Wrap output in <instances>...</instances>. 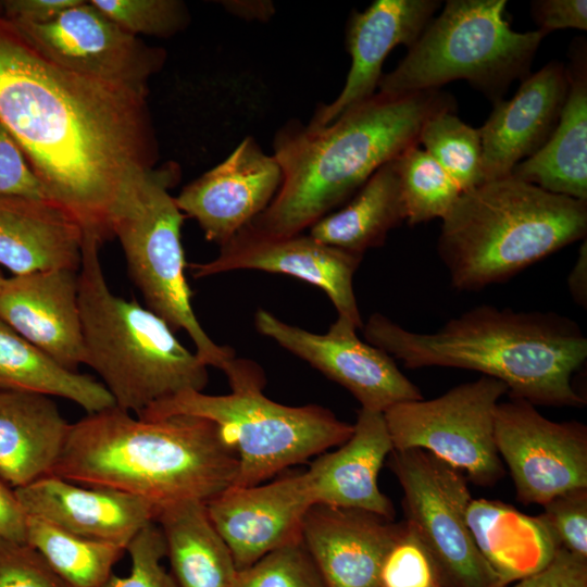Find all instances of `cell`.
<instances>
[{"mask_svg":"<svg viewBox=\"0 0 587 587\" xmlns=\"http://www.w3.org/2000/svg\"><path fill=\"white\" fill-rule=\"evenodd\" d=\"M147 95L60 66L0 10V124L49 199L101 243L159 157Z\"/></svg>","mask_w":587,"mask_h":587,"instance_id":"cell-1","label":"cell"},{"mask_svg":"<svg viewBox=\"0 0 587 587\" xmlns=\"http://www.w3.org/2000/svg\"><path fill=\"white\" fill-rule=\"evenodd\" d=\"M454 107L453 97L441 89L404 95L378 91L325 126L288 121L273 140L280 186L250 225L271 235L310 228L380 166L419 146L429 117Z\"/></svg>","mask_w":587,"mask_h":587,"instance_id":"cell-2","label":"cell"},{"mask_svg":"<svg viewBox=\"0 0 587 587\" xmlns=\"http://www.w3.org/2000/svg\"><path fill=\"white\" fill-rule=\"evenodd\" d=\"M361 329L369 344L408 369L476 371L504 383L510 397L534 405L586 404L572 378L586 362L587 338L574 320L557 312L483 304L434 333L412 332L373 313Z\"/></svg>","mask_w":587,"mask_h":587,"instance_id":"cell-3","label":"cell"},{"mask_svg":"<svg viewBox=\"0 0 587 587\" xmlns=\"http://www.w3.org/2000/svg\"><path fill=\"white\" fill-rule=\"evenodd\" d=\"M238 459L213 422L191 415L133 416L116 405L70 425L52 475L118 490L159 509L207 503L233 486Z\"/></svg>","mask_w":587,"mask_h":587,"instance_id":"cell-4","label":"cell"},{"mask_svg":"<svg viewBox=\"0 0 587 587\" xmlns=\"http://www.w3.org/2000/svg\"><path fill=\"white\" fill-rule=\"evenodd\" d=\"M441 221L437 253L451 286L477 291L585 239L587 201L510 175L461 192Z\"/></svg>","mask_w":587,"mask_h":587,"instance_id":"cell-5","label":"cell"},{"mask_svg":"<svg viewBox=\"0 0 587 587\" xmlns=\"http://www.w3.org/2000/svg\"><path fill=\"white\" fill-rule=\"evenodd\" d=\"M100 246L84 236L78 270L84 364L100 376L117 408L136 415L182 391H202L208 366L160 316L111 291Z\"/></svg>","mask_w":587,"mask_h":587,"instance_id":"cell-6","label":"cell"},{"mask_svg":"<svg viewBox=\"0 0 587 587\" xmlns=\"http://www.w3.org/2000/svg\"><path fill=\"white\" fill-rule=\"evenodd\" d=\"M222 372L230 392L208 395L185 390L149 407L142 419L191 415L209 420L238 459L233 486L262 484L284 470L342 445L353 424L330 410L307 404L291 407L271 400L263 392L265 375L249 359L232 358Z\"/></svg>","mask_w":587,"mask_h":587,"instance_id":"cell-7","label":"cell"},{"mask_svg":"<svg viewBox=\"0 0 587 587\" xmlns=\"http://www.w3.org/2000/svg\"><path fill=\"white\" fill-rule=\"evenodd\" d=\"M505 0H448L395 70L383 74L378 91L389 95L440 89L467 80L494 103L511 83L530 74L546 33L513 30Z\"/></svg>","mask_w":587,"mask_h":587,"instance_id":"cell-8","label":"cell"},{"mask_svg":"<svg viewBox=\"0 0 587 587\" xmlns=\"http://www.w3.org/2000/svg\"><path fill=\"white\" fill-rule=\"evenodd\" d=\"M178 179L177 165L154 167L122 207L112 233L121 243L129 276L147 308L174 332L184 330L207 366L222 371L235 353L210 338L191 305L182 243L185 215L170 193Z\"/></svg>","mask_w":587,"mask_h":587,"instance_id":"cell-9","label":"cell"},{"mask_svg":"<svg viewBox=\"0 0 587 587\" xmlns=\"http://www.w3.org/2000/svg\"><path fill=\"white\" fill-rule=\"evenodd\" d=\"M504 383L482 375L444 395L395 404L384 412L394 450L422 449L489 487L503 475L494 420Z\"/></svg>","mask_w":587,"mask_h":587,"instance_id":"cell-10","label":"cell"},{"mask_svg":"<svg viewBox=\"0 0 587 587\" xmlns=\"http://www.w3.org/2000/svg\"><path fill=\"white\" fill-rule=\"evenodd\" d=\"M388 466L403 490L407 521L435 559L447 587H507L466 523L472 499L461 471L422 449L392 450Z\"/></svg>","mask_w":587,"mask_h":587,"instance_id":"cell-11","label":"cell"},{"mask_svg":"<svg viewBox=\"0 0 587 587\" xmlns=\"http://www.w3.org/2000/svg\"><path fill=\"white\" fill-rule=\"evenodd\" d=\"M494 438L517 499L544 505L571 490L587 488V427L554 422L534 404L511 397L495 411Z\"/></svg>","mask_w":587,"mask_h":587,"instance_id":"cell-12","label":"cell"},{"mask_svg":"<svg viewBox=\"0 0 587 587\" xmlns=\"http://www.w3.org/2000/svg\"><path fill=\"white\" fill-rule=\"evenodd\" d=\"M254 324L260 334L347 389L361 409L384 413L395 404L423 399L395 359L362 341L359 328L344 316L337 315L325 334L288 324L263 309L255 312Z\"/></svg>","mask_w":587,"mask_h":587,"instance_id":"cell-13","label":"cell"},{"mask_svg":"<svg viewBox=\"0 0 587 587\" xmlns=\"http://www.w3.org/2000/svg\"><path fill=\"white\" fill-rule=\"evenodd\" d=\"M48 59L84 76L148 92L166 53L145 43L82 0L43 25L15 24Z\"/></svg>","mask_w":587,"mask_h":587,"instance_id":"cell-14","label":"cell"},{"mask_svg":"<svg viewBox=\"0 0 587 587\" xmlns=\"http://www.w3.org/2000/svg\"><path fill=\"white\" fill-rule=\"evenodd\" d=\"M362 259L363 255L327 246L309 234L271 235L248 224L220 246L214 259L187 266L195 278L237 270L299 278L321 288L334 304L337 315L362 328L364 323L353 289V276Z\"/></svg>","mask_w":587,"mask_h":587,"instance_id":"cell-15","label":"cell"},{"mask_svg":"<svg viewBox=\"0 0 587 587\" xmlns=\"http://www.w3.org/2000/svg\"><path fill=\"white\" fill-rule=\"evenodd\" d=\"M314 500L304 472L266 484L230 486L205 503L209 517L241 571L267 553L301 539Z\"/></svg>","mask_w":587,"mask_h":587,"instance_id":"cell-16","label":"cell"},{"mask_svg":"<svg viewBox=\"0 0 587 587\" xmlns=\"http://www.w3.org/2000/svg\"><path fill=\"white\" fill-rule=\"evenodd\" d=\"M280 183L274 157L247 136L225 160L186 185L175 202L208 241L222 246L267 208Z\"/></svg>","mask_w":587,"mask_h":587,"instance_id":"cell-17","label":"cell"},{"mask_svg":"<svg viewBox=\"0 0 587 587\" xmlns=\"http://www.w3.org/2000/svg\"><path fill=\"white\" fill-rule=\"evenodd\" d=\"M440 3L437 0H376L364 11L352 12L346 28L351 66L345 85L334 101L320 104L308 125H328L349 109L373 97L389 52L398 45L409 49Z\"/></svg>","mask_w":587,"mask_h":587,"instance_id":"cell-18","label":"cell"},{"mask_svg":"<svg viewBox=\"0 0 587 587\" xmlns=\"http://www.w3.org/2000/svg\"><path fill=\"white\" fill-rule=\"evenodd\" d=\"M0 319L67 370L84 364L78 272L52 270L5 277Z\"/></svg>","mask_w":587,"mask_h":587,"instance_id":"cell-19","label":"cell"},{"mask_svg":"<svg viewBox=\"0 0 587 587\" xmlns=\"http://www.w3.org/2000/svg\"><path fill=\"white\" fill-rule=\"evenodd\" d=\"M569 91L566 66L552 61L521 82L510 100L494 103L479 127L485 182L510 176L554 132Z\"/></svg>","mask_w":587,"mask_h":587,"instance_id":"cell-20","label":"cell"},{"mask_svg":"<svg viewBox=\"0 0 587 587\" xmlns=\"http://www.w3.org/2000/svg\"><path fill=\"white\" fill-rule=\"evenodd\" d=\"M401 528L372 512L317 503L304 515L301 539L326 587H377Z\"/></svg>","mask_w":587,"mask_h":587,"instance_id":"cell-21","label":"cell"},{"mask_svg":"<svg viewBox=\"0 0 587 587\" xmlns=\"http://www.w3.org/2000/svg\"><path fill=\"white\" fill-rule=\"evenodd\" d=\"M14 492L26 515L40 517L72 534L124 548L146 525L155 522L159 511L141 498L54 475Z\"/></svg>","mask_w":587,"mask_h":587,"instance_id":"cell-22","label":"cell"},{"mask_svg":"<svg viewBox=\"0 0 587 587\" xmlns=\"http://www.w3.org/2000/svg\"><path fill=\"white\" fill-rule=\"evenodd\" d=\"M392 450L384 413L360 409L352 435L337 450L319 454L304 471L314 503L363 510L392 520L394 504L377 482Z\"/></svg>","mask_w":587,"mask_h":587,"instance_id":"cell-23","label":"cell"},{"mask_svg":"<svg viewBox=\"0 0 587 587\" xmlns=\"http://www.w3.org/2000/svg\"><path fill=\"white\" fill-rule=\"evenodd\" d=\"M84 234L51 200L0 197V265L12 275L78 272Z\"/></svg>","mask_w":587,"mask_h":587,"instance_id":"cell-24","label":"cell"},{"mask_svg":"<svg viewBox=\"0 0 587 587\" xmlns=\"http://www.w3.org/2000/svg\"><path fill=\"white\" fill-rule=\"evenodd\" d=\"M570 48L569 91L558 125L545 146L521 161L511 175L552 193L587 201V49Z\"/></svg>","mask_w":587,"mask_h":587,"instance_id":"cell-25","label":"cell"},{"mask_svg":"<svg viewBox=\"0 0 587 587\" xmlns=\"http://www.w3.org/2000/svg\"><path fill=\"white\" fill-rule=\"evenodd\" d=\"M70 425L51 397L0 389V478L17 489L52 475Z\"/></svg>","mask_w":587,"mask_h":587,"instance_id":"cell-26","label":"cell"},{"mask_svg":"<svg viewBox=\"0 0 587 587\" xmlns=\"http://www.w3.org/2000/svg\"><path fill=\"white\" fill-rule=\"evenodd\" d=\"M465 517L478 550L504 586L542 570L560 548L539 515L498 500L472 498Z\"/></svg>","mask_w":587,"mask_h":587,"instance_id":"cell-27","label":"cell"},{"mask_svg":"<svg viewBox=\"0 0 587 587\" xmlns=\"http://www.w3.org/2000/svg\"><path fill=\"white\" fill-rule=\"evenodd\" d=\"M155 523L177 587H234L238 570L204 502L187 500L163 507Z\"/></svg>","mask_w":587,"mask_h":587,"instance_id":"cell-28","label":"cell"},{"mask_svg":"<svg viewBox=\"0 0 587 587\" xmlns=\"http://www.w3.org/2000/svg\"><path fill=\"white\" fill-rule=\"evenodd\" d=\"M405 221L395 160L380 166L339 211L310 227L317 241L363 255L384 245L388 233Z\"/></svg>","mask_w":587,"mask_h":587,"instance_id":"cell-29","label":"cell"},{"mask_svg":"<svg viewBox=\"0 0 587 587\" xmlns=\"http://www.w3.org/2000/svg\"><path fill=\"white\" fill-rule=\"evenodd\" d=\"M0 389L67 399L87 414L115 405L101 382L62 366L1 319Z\"/></svg>","mask_w":587,"mask_h":587,"instance_id":"cell-30","label":"cell"},{"mask_svg":"<svg viewBox=\"0 0 587 587\" xmlns=\"http://www.w3.org/2000/svg\"><path fill=\"white\" fill-rule=\"evenodd\" d=\"M26 542L68 587H105L126 548L85 538L26 515Z\"/></svg>","mask_w":587,"mask_h":587,"instance_id":"cell-31","label":"cell"},{"mask_svg":"<svg viewBox=\"0 0 587 587\" xmlns=\"http://www.w3.org/2000/svg\"><path fill=\"white\" fill-rule=\"evenodd\" d=\"M410 225L442 220L461 195L454 179L424 149L413 146L395 159Z\"/></svg>","mask_w":587,"mask_h":587,"instance_id":"cell-32","label":"cell"},{"mask_svg":"<svg viewBox=\"0 0 587 587\" xmlns=\"http://www.w3.org/2000/svg\"><path fill=\"white\" fill-rule=\"evenodd\" d=\"M419 143L454 179L461 192L485 183L480 130L464 123L453 111L429 117Z\"/></svg>","mask_w":587,"mask_h":587,"instance_id":"cell-33","label":"cell"},{"mask_svg":"<svg viewBox=\"0 0 587 587\" xmlns=\"http://www.w3.org/2000/svg\"><path fill=\"white\" fill-rule=\"evenodd\" d=\"M102 14L133 36L172 37L189 24L179 0H89Z\"/></svg>","mask_w":587,"mask_h":587,"instance_id":"cell-34","label":"cell"},{"mask_svg":"<svg viewBox=\"0 0 587 587\" xmlns=\"http://www.w3.org/2000/svg\"><path fill=\"white\" fill-rule=\"evenodd\" d=\"M377 587H447L435 559L407 520L384 557Z\"/></svg>","mask_w":587,"mask_h":587,"instance_id":"cell-35","label":"cell"},{"mask_svg":"<svg viewBox=\"0 0 587 587\" xmlns=\"http://www.w3.org/2000/svg\"><path fill=\"white\" fill-rule=\"evenodd\" d=\"M234 587H326L302 539L238 571Z\"/></svg>","mask_w":587,"mask_h":587,"instance_id":"cell-36","label":"cell"},{"mask_svg":"<svg viewBox=\"0 0 587 587\" xmlns=\"http://www.w3.org/2000/svg\"><path fill=\"white\" fill-rule=\"evenodd\" d=\"M130 571L126 576L113 574L105 587H177L162 565L166 549L155 522L146 525L127 545Z\"/></svg>","mask_w":587,"mask_h":587,"instance_id":"cell-37","label":"cell"},{"mask_svg":"<svg viewBox=\"0 0 587 587\" xmlns=\"http://www.w3.org/2000/svg\"><path fill=\"white\" fill-rule=\"evenodd\" d=\"M539 515L559 547L587 560V488L554 497Z\"/></svg>","mask_w":587,"mask_h":587,"instance_id":"cell-38","label":"cell"},{"mask_svg":"<svg viewBox=\"0 0 587 587\" xmlns=\"http://www.w3.org/2000/svg\"><path fill=\"white\" fill-rule=\"evenodd\" d=\"M0 587H68L25 541L0 538Z\"/></svg>","mask_w":587,"mask_h":587,"instance_id":"cell-39","label":"cell"},{"mask_svg":"<svg viewBox=\"0 0 587 587\" xmlns=\"http://www.w3.org/2000/svg\"><path fill=\"white\" fill-rule=\"evenodd\" d=\"M0 197L50 200L21 146L0 124Z\"/></svg>","mask_w":587,"mask_h":587,"instance_id":"cell-40","label":"cell"},{"mask_svg":"<svg viewBox=\"0 0 587 587\" xmlns=\"http://www.w3.org/2000/svg\"><path fill=\"white\" fill-rule=\"evenodd\" d=\"M514 587H587V560L559 548L548 565Z\"/></svg>","mask_w":587,"mask_h":587,"instance_id":"cell-41","label":"cell"},{"mask_svg":"<svg viewBox=\"0 0 587 587\" xmlns=\"http://www.w3.org/2000/svg\"><path fill=\"white\" fill-rule=\"evenodd\" d=\"M530 13L546 34L563 28L587 29L586 0H536L530 2Z\"/></svg>","mask_w":587,"mask_h":587,"instance_id":"cell-42","label":"cell"},{"mask_svg":"<svg viewBox=\"0 0 587 587\" xmlns=\"http://www.w3.org/2000/svg\"><path fill=\"white\" fill-rule=\"evenodd\" d=\"M82 0H4L2 14L15 24L43 25L55 20L65 10Z\"/></svg>","mask_w":587,"mask_h":587,"instance_id":"cell-43","label":"cell"},{"mask_svg":"<svg viewBox=\"0 0 587 587\" xmlns=\"http://www.w3.org/2000/svg\"><path fill=\"white\" fill-rule=\"evenodd\" d=\"M0 538L26 542V514L14 489L0 478Z\"/></svg>","mask_w":587,"mask_h":587,"instance_id":"cell-44","label":"cell"},{"mask_svg":"<svg viewBox=\"0 0 587 587\" xmlns=\"http://www.w3.org/2000/svg\"><path fill=\"white\" fill-rule=\"evenodd\" d=\"M222 5L230 14L247 21L267 22L275 14L273 2L265 0H230L222 1Z\"/></svg>","mask_w":587,"mask_h":587,"instance_id":"cell-45","label":"cell"},{"mask_svg":"<svg viewBox=\"0 0 587 587\" xmlns=\"http://www.w3.org/2000/svg\"><path fill=\"white\" fill-rule=\"evenodd\" d=\"M567 287L575 303L587 308V241L584 239L577 260L567 277Z\"/></svg>","mask_w":587,"mask_h":587,"instance_id":"cell-46","label":"cell"},{"mask_svg":"<svg viewBox=\"0 0 587 587\" xmlns=\"http://www.w3.org/2000/svg\"><path fill=\"white\" fill-rule=\"evenodd\" d=\"M4 278H5V277H4V276L2 275V273L0 272V286H1V284H2V282H3Z\"/></svg>","mask_w":587,"mask_h":587,"instance_id":"cell-47","label":"cell"}]
</instances>
